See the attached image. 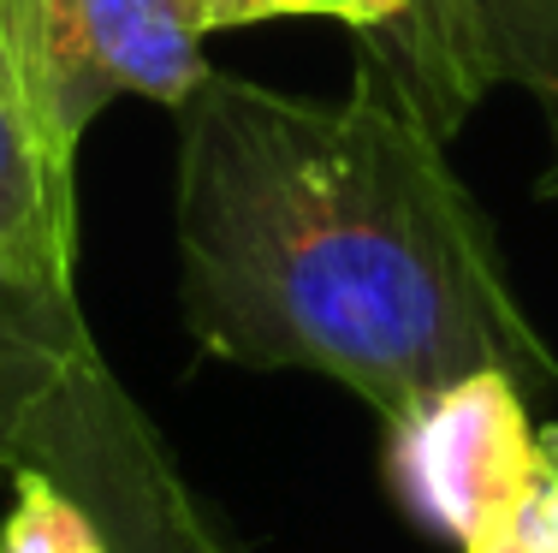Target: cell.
Masks as SVG:
<instances>
[{"mask_svg":"<svg viewBox=\"0 0 558 553\" xmlns=\"http://www.w3.org/2000/svg\"><path fill=\"white\" fill-rule=\"evenodd\" d=\"M172 239L220 363L327 375L380 423L475 369L558 387L487 208L368 48L344 101L208 72L179 108Z\"/></svg>","mask_w":558,"mask_h":553,"instance_id":"cell-1","label":"cell"},{"mask_svg":"<svg viewBox=\"0 0 558 553\" xmlns=\"http://www.w3.org/2000/svg\"><path fill=\"white\" fill-rule=\"evenodd\" d=\"M541 470L529 393L505 369H475L422 393L387 423V489L416 530L475 548L523 524Z\"/></svg>","mask_w":558,"mask_h":553,"instance_id":"cell-2","label":"cell"},{"mask_svg":"<svg viewBox=\"0 0 558 553\" xmlns=\"http://www.w3.org/2000/svg\"><path fill=\"white\" fill-rule=\"evenodd\" d=\"M24 465L60 477L84 500L113 553H238L113 369H96L48 417Z\"/></svg>","mask_w":558,"mask_h":553,"instance_id":"cell-3","label":"cell"},{"mask_svg":"<svg viewBox=\"0 0 558 553\" xmlns=\"http://www.w3.org/2000/svg\"><path fill=\"white\" fill-rule=\"evenodd\" d=\"M196 0H48L31 65V108L60 155H77L89 120L119 96L184 108L215 72Z\"/></svg>","mask_w":558,"mask_h":553,"instance_id":"cell-4","label":"cell"},{"mask_svg":"<svg viewBox=\"0 0 558 553\" xmlns=\"http://www.w3.org/2000/svg\"><path fill=\"white\" fill-rule=\"evenodd\" d=\"M404 101L440 137L494 84H517L558 125V0H416L404 19L363 31Z\"/></svg>","mask_w":558,"mask_h":553,"instance_id":"cell-5","label":"cell"},{"mask_svg":"<svg viewBox=\"0 0 558 553\" xmlns=\"http://www.w3.org/2000/svg\"><path fill=\"white\" fill-rule=\"evenodd\" d=\"M96 369L108 358L77 310V286H43L0 262V477L24 465L43 423Z\"/></svg>","mask_w":558,"mask_h":553,"instance_id":"cell-6","label":"cell"},{"mask_svg":"<svg viewBox=\"0 0 558 553\" xmlns=\"http://www.w3.org/2000/svg\"><path fill=\"white\" fill-rule=\"evenodd\" d=\"M0 262L43 286H72L77 262L72 155H60L36 120L7 31H0Z\"/></svg>","mask_w":558,"mask_h":553,"instance_id":"cell-7","label":"cell"},{"mask_svg":"<svg viewBox=\"0 0 558 553\" xmlns=\"http://www.w3.org/2000/svg\"><path fill=\"white\" fill-rule=\"evenodd\" d=\"M7 482H12V506L0 512V553H113L96 512L60 477L24 465Z\"/></svg>","mask_w":558,"mask_h":553,"instance_id":"cell-8","label":"cell"},{"mask_svg":"<svg viewBox=\"0 0 558 553\" xmlns=\"http://www.w3.org/2000/svg\"><path fill=\"white\" fill-rule=\"evenodd\" d=\"M523 542L529 553H558V423L541 429V470H535V494L523 506Z\"/></svg>","mask_w":558,"mask_h":553,"instance_id":"cell-9","label":"cell"},{"mask_svg":"<svg viewBox=\"0 0 558 553\" xmlns=\"http://www.w3.org/2000/svg\"><path fill=\"white\" fill-rule=\"evenodd\" d=\"M416 0H279V19L286 12H310V19H339L351 31H380V24L404 19Z\"/></svg>","mask_w":558,"mask_h":553,"instance_id":"cell-10","label":"cell"},{"mask_svg":"<svg viewBox=\"0 0 558 553\" xmlns=\"http://www.w3.org/2000/svg\"><path fill=\"white\" fill-rule=\"evenodd\" d=\"M43 12L48 0H0V31H7V48L24 72V89H31V65H36V48H43Z\"/></svg>","mask_w":558,"mask_h":553,"instance_id":"cell-11","label":"cell"},{"mask_svg":"<svg viewBox=\"0 0 558 553\" xmlns=\"http://www.w3.org/2000/svg\"><path fill=\"white\" fill-rule=\"evenodd\" d=\"M208 12L215 31H232V24H256V19H279V0H196Z\"/></svg>","mask_w":558,"mask_h":553,"instance_id":"cell-12","label":"cell"},{"mask_svg":"<svg viewBox=\"0 0 558 553\" xmlns=\"http://www.w3.org/2000/svg\"><path fill=\"white\" fill-rule=\"evenodd\" d=\"M463 553H529V542H523V530H505V536H487V542H475Z\"/></svg>","mask_w":558,"mask_h":553,"instance_id":"cell-13","label":"cell"},{"mask_svg":"<svg viewBox=\"0 0 558 553\" xmlns=\"http://www.w3.org/2000/svg\"><path fill=\"white\" fill-rule=\"evenodd\" d=\"M541 196H558V125H553V161L541 173Z\"/></svg>","mask_w":558,"mask_h":553,"instance_id":"cell-14","label":"cell"}]
</instances>
